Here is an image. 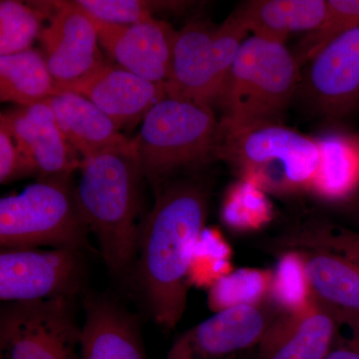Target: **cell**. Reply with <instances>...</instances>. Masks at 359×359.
Here are the masks:
<instances>
[{"label": "cell", "instance_id": "obj_23", "mask_svg": "<svg viewBox=\"0 0 359 359\" xmlns=\"http://www.w3.org/2000/svg\"><path fill=\"white\" fill-rule=\"evenodd\" d=\"M359 27V0H327V11L320 27L309 33L295 55L299 65L311 60L328 43Z\"/></svg>", "mask_w": 359, "mask_h": 359}, {"label": "cell", "instance_id": "obj_17", "mask_svg": "<svg viewBox=\"0 0 359 359\" xmlns=\"http://www.w3.org/2000/svg\"><path fill=\"white\" fill-rule=\"evenodd\" d=\"M304 276L311 302L337 325L359 330V266L323 250H306Z\"/></svg>", "mask_w": 359, "mask_h": 359}, {"label": "cell", "instance_id": "obj_10", "mask_svg": "<svg viewBox=\"0 0 359 359\" xmlns=\"http://www.w3.org/2000/svg\"><path fill=\"white\" fill-rule=\"evenodd\" d=\"M211 27L192 21L177 32L172 50L167 96L211 106L217 101L226 77L219 69Z\"/></svg>", "mask_w": 359, "mask_h": 359}, {"label": "cell", "instance_id": "obj_11", "mask_svg": "<svg viewBox=\"0 0 359 359\" xmlns=\"http://www.w3.org/2000/svg\"><path fill=\"white\" fill-rule=\"evenodd\" d=\"M50 22L41 29L40 41L56 84L83 77L103 63L98 33L91 16L76 2H57Z\"/></svg>", "mask_w": 359, "mask_h": 359}, {"label": "cell", "instance_id": "obj_29", "mask_svg": "<svg viewBox=\"0 0 359 359\" xmlns=\"http://www.w3.org/2000/svg\"><path fill=\"white\" fill-rule=\"evenodd\" d=\"M30 174H34L32 167L16 147L8 130L0 124V182L8 183Z\"/></svg>", "mask_w": 359, "mask_h": 359}, {"label": "cell", "instance_id": "obj_5", "mask_svg": "<svg viewBox=\"0 0 359 359\" xmlns=\"http://www.w3.org/2000/svg\"><path fill=\"white\" fill-rule=\"evenodd\" d=\"M221 123L211 106L165 97L143 118L134 138L143 174L154 183L216 155Z\"/></svg>", "mask_w": 359, "mask_h": 359}, {"label": "cell", "instance_id": "obj_1", "mask_svg": "<svg viewBox=\"0 0 359 359\" xmlns=\"http://www.w3.org/2000/svg\"><path fill=\"white\" fill-rule=\"evenodd\" d=\"M207 187L193 180L158 191L142 231L139 280L156 321L173 330L187 306L191 268L208 214Z\"/></svg>", "mask_w": 359, "mask_h": 359}, {"label": "cell", "instance_id": "obj_4", "mask_svg": "<svg viewBox=\"0 0 359 359\" xmlns=\"http://www.w3.org/2000/svg\"><path fill=\"white\" fill-rule=\"evenodd\" d=\"M70 174L26 187L0 200V245L4 249L91 250Z\"/></svg>", "mask_w": 359, "mask_h": 359}, {"label": "cell", "instance_id": "obj_14", "mask_svg": "<svg viewBox=\"0 0 359 359\" xmlns=\"http://www.w3.org/2000/svg\"><path fill=\"white\" fill-rule=\"evenodd\" d=\"M306 88L323 114L342 117L359 104V27L328 43L311 61Z\"/></svg>", "mask_w": 359, "mask_h": 359}, {"label": "cell", "instance_id": "obj_20", "mask_svg": "<svg viewBox=\"0 0 359 359\" xmlns=\"http://www.w3.org/2000/svg\"><path fill=\"white\" fill-rule=\"evenodd\" d=\"M327 11V0H252L236 13L252 35L285 43L292 33L318 29Z\"/></svg>", "mask_w": 359, "mask_h": 359}, {"label": "cell", "instance_id": "obj_19", "mask_svg": "<svg viewBox=\"0 0 359 359\" xmlns=\"http://www.w3.org/2000/svg\"><path fill=\"white\" fill-rule=\"evenodd\" d=\"M45 102L53 111L65 140L83 159L129 140L109 116L79 94L59 92Z\"/></svg>", "mask_w": 359, "mask_h": 359}, {"label": "cell", "instance_id": "obj_9", "mask_svg": "<svg viewBox=\"0 0 359 359\" xmlns=\"http://www.w3.org/2000/svg\"><path fill=\"white\" fill-rule=\"evenodd\" d=\"M276 318L261 302L222 309L180 335L165 359H242Z\"/></svg>", "mask_w": 359, "mask_h": 359}, {"label": "cell", "instance_id": "obj_27", "mask_svg": "<svg viewBox=\"0 0 359 359\" xmlns=\"http://www.w3.org/2000/svg\"><path fill=\"white\" fill-rule=\"evenodd\" d=\"M266 289V278L257 271H240L233 275L222 276L210 294L212 306L219 311L261 302Z\"/></svg>", "mask_w": 359, "mask_h": 359}, {"label": "cell", "instance_id": "obj_6", "mask_svg": "<svg viewBox=\"0 0 359 359\" xmlns=\"http://www.w3.org/2000/svg\"><path fill=\"white\" fill-rule=\"evenodd\" d=\"M216 155L231 163L255 185L311 186L320 163L318 141L268 123L240 129L221 126Z\"/></svg>", "mask_w": 359, "mask_h": 359}, {"label": "cell", "instance_id": "obj_22", "mask_svg": "<svg viewBox=\"0 0 359 359\" xmlns=\"http://www.w3.org/2000/svg\"><path fill=\"white\" fill-rule=\"evenodd\" d=\"M58 93L46 59L39 52L28 49L0 56V99L4 102L25 107Z\"/></svg>", "mask_w": 359, "mask_h": 359}, {"label": "cell", "instance_id": "obj_31", "mask_svg": "<svg viewBox=\"0 0 359 359\" xmlns=\"http://www.w3.org/2000/svg\"><path fill=\"white\" fill-rule=\"evenodd\" d=\"M242 359H245L244 358H243Z\"/></svg>", "mask_w": 359, "mask_h": 359}, {"label": "cell", "instance_id": "obj_2", "mask_svg": "<svg viewBox=\"0 0 359 359\" xmlns=\"http://www.w3.org/2000/svg\"><path fill=\"white\" fill-rule=\"evenodd\" d=\"M76 188L80 212L100 255L115 273L128 269L139 245L136 217L143 174L134 139L82 160Z\"/></svg>", "mask_w": 359, "mask_h": 359}, {"label": "cell", "instance_id": "obj_3", "mask_svg": "<svg viewBox=\"0 0 359 359\" xmlns=\"http://www.w3.org/2000/svg\"><path fill=\"white\" fill-rule=\"evenodd\" d=\"M299 67L285 42L250 35L217 99L224 111L221 126L240 129L278 123L299 87Z\"/></svg>", "mask_w": 359, "mask_h": 359}, {"label": "cell", "instance_id": "obj_24", "mask_svg": "<svg viewBox=\"0 0 359 359\" xmlns=\"http://www.w3.org/2000/svg\"><path fill=\"white\" fill-rule=\"evenodd\" d=\"M41 13L14 0L0 2V56L28 50L41 32Z\"/></svg>", "mask_w": 359, "mask_h": 359}, {"label": "cell", "instance_id": "obj_18", "mask_svg": "<svg viewBox=\"0 0 359 359\" xmlns=\"http://www.w3.org/2000/svg\"><path fill=\"white\" fill-rule=\"evenodd\" d=\"M80 359H145L138 325L114 302L89 297L80 327Z\"/></svg>", "mask_w": 359, "mask_h": 359}, {"label": "cell", "instance_id": "obj_30", "mask_svg": "<svg viewBox=\"0 0 359 359\" xmlns=\"http://www.w3.org/2000/svg\"><path fill=\"white\" fill-rule=\"evenodd\" d=\"M327 359H359V330H351L348 339L335 342Z\"/></svg>", "mask_w": 359, "mask_h": 359}, {"label": "cell", "instance_id": "obj_25", "mask_svg": "<svg viewBox=\"0 0 359 359\" xmlns=\"http://www.w3.org/2000/svg\"><path fill=\"white\" fill-rule=\"evenodd\" d=\"M282 244L306 250H323L346 257L359 266V231L334 226L316 224L287 236Z\"/></svg>", "mask_w": 359, "mask_h": 359}, {"label": "cell", "instance_id": "obj_28", "mask_svg": "<svg viewBox=\"0 0 359 359\" xmlns=\"http://www.w3.org/2000/svg\"><path fill=\"white\" fill-rule=\"evenodd\" d=\"M255 184L247 182L236 187L226 200L224 216L231 226H254L269 218V205Z\"/></svg>", "mask_w": 359, "mask_h": 359}, {"label": "cell", "instance_id": "obj_12", "mask_svg": "<svg viewBox=\"0 0 359 359\" xmlns=\"http://www.w3.org/2000/svg\"><path fill=\"white\" fill-rule=\"evenodd\" d=\"M92 20L99 44L122 68L154 83L167 81L177 35L169 23L153 18L137 25H120Z\"/></svg>", "mask_w": 359, "mask_h": 359}, {"label": "cell", "instance_id": "obj_13", "mask_svg": "<svg viewBox=\"0 0 359 359\" xmlns=\"http://www.w3.org/2000/svg\"><path fill=\"white\" fill-rule=\"evenodd\" d=\"M56 88L88 99L119 127L145 117L156 103L167 97L164 83L148 81L105 62L79 79L56 84Z\"/></svg>", "mask_w": 359, "mask_h": 359}, {"label": "cell", "instance_id": "obj_16", "mask_svg": "<svg viewBox=\"0 0 359 359\" xmlns=\"http://www.w3.org/2000/svg\"><path fill=\"white\" fill-rule=\"evenodd\" d=\"M337 323L313 302L278 316L257 346V359H327Z\"/></svg>", "mask_w": 359, "mask_h": 359}, {"label": "cell", "instance_id": "obj_7", "mask_svg": "<svg viewBox=\"0 0 359 359\" xmlns=\"http://www.w3.org/2000/svg\"><path fill=\"white\" fill-rule=\"evenodd\" d=\"M68 299L8 302L0 318L6 359H80V328Z\"/></svg>", "mask_w": 359, "mask_h": 359}, {"label": "cell", "instance_id": "obj_15", "mask_svg": "<svg viewBox=\"0 0 359 359\" xmlns=\"http://www.w3.org/2000/svg\"><path fill=\"white\" fill-rule=\"evenodd\" d=\"M0 124L8 130L34 173L48 178L81 169L82 161L65 140L45 101L1 114Z\"/></svg>", "mask_w": 359, "mask_h": 359}, {"label": "cell", "instance_id": "obj_21", "mask_svg": "<svg viewBox=\"0 0 359 359\" xmlns=\"http://www.w3.org/2000/svg\"><path fill=\"white\" fill-rule=\"evenodd\" d=\"M318 141L320 163L311 187L330 199L348 197L359 188V135L334 133Z\"/></svg>", "mask_w": 359, "mask_h": 359}, {"label": "cell", "instance_id": "obj_8", "mask_svg": "<svg viewBox=\"0 0 359 359\" xmlns=\"http://www.w3.org/2000/svg\"><path fill=\"white\" fill-rule=\"evenodd\" d=\"M81 252L67 249H4L0 299L7 302L69 299L83 278Z\"/></svg>", "mask_w": 359, "mask_h": 359}, {"label": "cell", "instance_id": "obj_26", "mask_svg": "<svg viewBox=\"0 0 359 359\" xmlns=\"http://www.w3.org/2000/svg\"><path fill=\"white\" fill-rule=\"evenodd\" d=\"M89 15L103 22L129 25L153 20L156 9L180 8L181 1H139V0H77Z\"/></svg>", "mask_w": 359, "mask_h": 359}]
</instances>
